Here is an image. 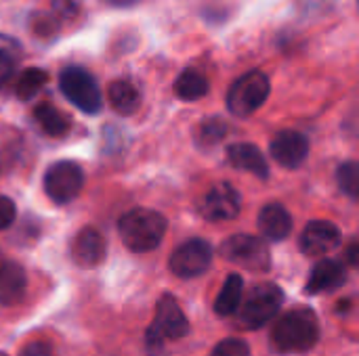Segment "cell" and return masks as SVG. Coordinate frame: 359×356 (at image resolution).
I'll return each instance as SVG.
<instances>
[{"label": "cell", "mask_w": 359, "mask_h": 356, "mask_svg": "<svg viewBox=\"0 0 359 356\" xmlns=\"http://www.w3.org/2000/svg\"><path fill=\"white\" fill-rule=\"evenodd\" d=\"M320 340V321L318 315L307 306H297L276 319L269 342L271 348L280 355L307 353Z\"/></svg>", "instance_id": "cell-1"}, {"label": "cell", "mask_w": 359, "mask_h": 356, "mask_svg": "<svg viewBox=\"0 0 359 356\" xmlns=\"http://www.w3.org/2000/svg\"><path fill=\"white\" fill-rule=\"evenodd\" d=\"M122 243L137 254L156 250L166 235V218L149 208H135L120 218L118 225Z\"/></svg>", "instance_id": "cell-2"}, {"label": "cell", "mask_w": 359, "mask_h": 356, "mask_svg": "<svg viewBox=\"0 0 359 356\" xmlns=\"http://www.w3.org/2000/svg\"><path fill=\"white\" fill-rule=\"evenodd\" d=\"M284 304V292L276 283H259L240 302L236 315V325L246 332H255L273 321Z\"/></svg>", "instance_id": "cell-3"}, {"label": "cell", "mask_w": 359, "mask_h": 356, "mask_svg": "<svg viewBox=\"0 0 359 356\" xmlns=\"http://www.w3.org/2000/svg\"><path fill=\"white\" fill-rule=\"evenodd\" d=\"M189 329H191L189 321H187L183 308L179 306V302L170 294H164L156 304V317H154L151 325L147 327L145 342L151 348H160L166 342L185 338L189 334Z\"/></svg>", "instance_id": "cell-4"}, {"label": "cell", "mask_w": 359, "mask_h": 356, "mask_svg": "<svg viewBox=\"0 0 359 356\" xmlns=\"http://www.w3.org/2000/svg\"><path fill=\"white\" fill-rule=\"evenodd\" d=\"M271 92V82L269 78L259 71L252 69L248 73H244L242 78H238L229 92H227V107L233 115L238 118H248L252 115L257 109L263 107V103L267 101Z\"/></svg>", "instance_id": "cell-5"}, {"label": "cell", "mask_w": 359, "mask_h": 356, "mask_svg": "<svg viewBox=\"0 0 359 356\" xmlns=\"http://www.w3.org/2000/svg\"><path fill=\"white\" fill-rule=\"evenodd\" d=\"M221 256L252 273H267L271 269V252L261 237L231 235L221 243Z\"/></svg>", "instance_id": "cell-6"}, {"label": "cell", "mask_w": 359, "mask_h": 356, "mask_svg": "<svg viewBox=\"0 0 359 356\" xmlns=\"http://www.w3.org/2000/svg\"><path fill=\"white\" fill-rule=\"evenodd\" d=\"M59 88L69 103L84 113H99L103 109V94L95 78L82 67H67L59 73Z\"/></svg>", "instance_id": "cell-7"}, {"label": "cell", "mask_w": 359, "mask_h": 356, "mask_svg": "<svg viewBox=\"0 0 359 356\" xmlns=\"http://www.w3.org/2000/svg\"><path fill=\"white\" fill-rule=\"evenodd\" d=\"M84 187V172L76 162H57L44 174V193L55 204H69Z\"/></svg>", "instance_id": "cell-8"}, {"label": "cell", "mask_w": 359, "mask_h": 356, "mask_svg": "<svg viewBox=\"0 0 359 356\" xmlns=\"http://www.w3.org/2000/svg\"><path fill=\"white\" fill-rule=\"evenodd\" d=\"M212 264V248L204 239H189L170 256V271L181 279L204 275Z\"/></svg>", "instance_id": "cell-9"}, {"label": "cell", "mask_w": 359, "mask_h": 356, "mask_svg": "<svg viewBox=\"0 0 359 356\" xmlns=\"http://www.w3.org/2000/svg\"><path fill=\"white\" fill-rule=\"evenodd\" d=\"M242 210V197L236 191V187H231L229 183H221L217 187H212L202 204V214L206 220L212 222H227L238 218Z\"/></svg>", "instance_id": "cell-10"}, {"label": "cell", "mask_w": 359, "mask_h": 356, "mask_svg": "<svg viewBox=\"0 0 359 356\" xmlns=\"http://www.w3.org/2000/svg\"><path fill=\"white\" fill-rule=\"evenodd\" d=\"M271 157L284 168H299L309 155V141L297 130H282L269 143Z\"/></svg>", "instance_id": "cell-11"}, {"label": "cell", "mask_w": 359, "mask_h": 356, "mask_svg": "<svg viewBox=\"0 0 359 356\" xmlns=\"http://www.w3.org/2000/svg\"><path fill=\"white\" fill-rule=\"evenodd\" d=\"M341 243V233L337 225L328 220H311L301 235V252L305 256H324L332 250H337Z\"/></svg>", "instance_id": "cell-12"}, {"label": "cell", "mask_w": 359, "mask_h": 356, "mask_svg": "<svg viewBox=\"0 0 359 356\" xmlns=\"http://www.w3.org/2000/svg\"><path fill=\"white\" fill-rule=\"evenodd\" d=\"M347 283V269L345 264H341L339 260H330L324 258L320 260L305 285V292L309 296H320V294H328V292H337L339 287H343Z\"/></svg>", "instance_id": "cell-13"}, {"label": "cell", "mask_w": 359, "mask_h": 356, "mask_svg": "<svg viewBox=\"0 0 359 356\" xmlns=\"http://www.w3.org/2000/svg\"><path fill=\"white\" fill-rule=\"evenodd\" d=\"M105 239L103 235L97 231V229H82L76 239H74V245H72V256L76 260L78 266L82 269H93V266H99L105 258Z\"/></svg>", "instance_id": "cell-14"}, {"label": "cell", "mask_w": 359, "mask_h": 356, "mask_svg": "<svg viewBox=\"0 0 359 356\" xmlns=\"http://www.w3.org/2000/svg\"><path fill=\"white\" fill-rule=\"evenodd\" d=\"M259 231L269 241H284L292 231V216L280 204H267L257 218Z\"/></svg>", "instance_id": "cell-15"}, {"label": "cell", "mask_w": 359, "mask_h": 356, "mask_svg": "<svg viewBox=\"0 0 359 356\" xmlns=\"http://www.w3.org/2000/svg\"><path fill=\"white\" fill-rule=\"evenodd\" d=\"M27 290V275L17 262H0V304L15 306L23 300Z\"/></svg>", "instance_id": "cell-16"}, {"label": "cell", "mask_w": 359, "mask_h": 356, "mask_svg": "<svg viewBox=\"0 0 359 356\" xmlns=\"http://www.w3.org/2000/svg\"><path fill=\"white\" fill-rule=\"evenodd\" d=\"M227 157L229 164L238 170L250 172L259 178H267L269 176V166L265 155L261 153V149L257 145L250 143H236L227 149Z\"/></svg>", "instance_id": "cell-17"}, {"label": "cell", "mask_w": 359, "mask_h": 356, "mask_svg": "<svg viewBox=\"0 0 359 356\" xmlns=\"http://www.w3.org/2000/svg\"><path fill=\"white\" fill-rule=\"evenodd\" d=\"M107 99L120 115H133L141 107V92L137 90L135 84L126 80L114 82L107 90Z\"/></svg>", "instance_id": "cell-18"}, {"label": "cell", "mask_w": 359, "mask_h": 356, "mask_svg": "<svg viewBox=\"0 0 359 356\" xmlns=\"http://www.w3.org/2000/svg\"><path fill=\"white\" fill-rule=\"evenodd\" d=\"M242 294H244V279H242V275L231 273L225 279V283L215 300V313L219 317H231L242 302Z\"/></svg>", "instance_id": "cell-19"}, {"label": "cell", "mask_w": 359, "mask_h": 356, "mask_svg": "<svg viewBox=\"0 0 359 356\" xmlns=\"http://www.w3.org/2000/svg\"><path fill=\"white\" fill-rule=\"evenodd\" d=\"M34 118L48 136H63L69 132V118L50 103H38L34 107Z\"/></svg>", "instance_id": "cell-20"}, {"label": "cell", "mask_w": 359, "mask_h": 356, "mask_svg": "<svg viewBox=\"0 0 359 356\" xmlns=\"http://www.w3.org/2000/svg\"><path fill=\"white\" fill-rule=\"evenodd\" d=\"M208 80L198 69H183L175 80V94L181 101H200L208 94Z\"/></svg>", "instance_id": "cell-21"}, {"label": "cell", "mask_w": 359, "mask_h": 356, "mask_svg": "<svg viewBox=\"0 0 359 356\" xmlns=\"http://www.w3.org/2000/svg\"><path fill=\"white\" fill-rule=\"evenodd\" d=\"M21 61V46L15 38L0 34V90L8 84Z\"/></svg>", "instance_id": "cell-22"}, {"label": "cell", "mask_w": 359, "mask_h": 356, "mask_svg": "<svg viewBox=\"0 0 359 356\" xmlns=\"http://www.w3.org/2000/svg\"><path fill=\"white\" fill-rule=\"evenodd\" d=\"M48 82V73L44 69H38V67H27L21 71L19 80H17V86H15V94L17 99L21 101H32Z\"/></svg>", "instance_id": "cell-23"}, {"label": "cell", "mask_w": 359, "mask_h": 356, "mask_svg": "<svg viewBox=\"0 0 359 356\" xmlns=\"http://www.w3.org/2000/svg\"><path fill=\"white\" fill-rule=\"evenodd\" d=\"M225 134H227V124L221 118H206L198 130V141L204 147H212L221 143Z\"/></svg>", "instance_id": "cell-24"}, {"label": "cell", "mask_w": 359, "mask_h": 356, "mask_svg": "<svg viewBox=\"0 0 359 356\" xmlns=\"http://www.w3.org/2000/svg\"><path fill=\"white\" fill-rule=\"evenodd\" d=\"M337 180L339 187L349 195V197H358L359 195V168L355 162H345L343 166H339L337 170Z\"/></svg>", "instance_id": "cell-25"}, {"label": "cell", "mask_w": 359, "mask_h": 356, "mask_svg": "<svg viewBox=\"0 0 359 356\" xmlns=\"http://www.w3.org/2000/svg\"><path fill=\"white\" fill-rule=\"evenodd\" d=\"M210 356H250V348L240 338H227L215 346Z\"/></svg>", "instance_id": "cell-26"}, {"label": "cell", "mask_w": 359, "mask_h": 356, "mask_svg": "<svg viewBox=\"0 0 359 356\" xmlns=\"http://www.w3.org/2000/svg\"><path fill=\"white\" fill-rule=\"evenodd\" d=\"M15 216H17V208H15L13 199L0 195V231L8 229L15 222Z\"/></svg>", "instance_id": "cell-27"}, {"label": "cell", "mask_w": 359, "mask_h": 356, "mask_svg": "<svg viewBox=\"0 0 359 356\" xmlns=\"http://www.w3.org/2000/svg\"><path fill=\"white\" fill-rule=\"evenodd\" d=\"M19 356H53V348L44 340H34L19 350Z\"/></svg>", "instance_id": "cell-28"}, {"label": "cell", "mask_w": 359, "mask_h": 356, "mask_svg": "<svg viewBox=\"0 0 359 356\" xmlns=\"http://www.w3.org/2000/svg\"><path fill=\"white\" fill-rule=\"evenodd\" d=\"M347 256H349V264H358V243H351L349 245V252H347Z\"/></svg>", "instance_id": "cell-29"}, {"label": "cell", "mask_w": 359, "mask_h": 356, "mask_svg": "<svg viewBox=\"0 0 359 356\" xmlns=\"http://www.w3.org/2000/svg\"><path fill=\"white\" fill-rule=\"evenodd\" d=\"M105 2H109L111 6H133L137 0H105Z\"/></svg>", "instance_id": "cell-30"}, {"label": "cell", "mask_w": 359, "mask_h": 356, "mask_svg": "<svg viewBox=\"0 0 359 356\" xmlns=\"http://www.w3.org/2000/svg\"><path fill=\"white\" fill-rule=\"evenodd\" d=\"M0 356H6V355H4V353H0Z\"/></svg>", "instance_id": "cell-31"}]
</instances>
